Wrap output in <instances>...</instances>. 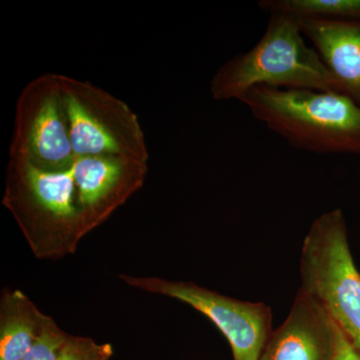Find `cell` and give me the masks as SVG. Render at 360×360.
Masks as SVG:
<instances>
[{
    "label": "cell",
    "mask_w": 360,
    "mask_h": 360,
    "mask_svg": "<svg viewBox=\"0 0 360 360\" xmlns=\"http://www.w3.org/2000/svg\"><path fill=\"white\" fill-rule=\"evenodd\" d=\"M2 205L39 259L73 255L89 233L72 167L47 170L9 156Z\"/></svg>",
    "instance_id": "1"
},
{
    "label": "cell",
    "mask_w": 360,
    "mask_h": 360,
    "mask_svg": "<svg viewBox=\"0 0 360 360\" xmlns=\"http://www.w3.org/2000/svg\"><path fill=\"white\" fill-rule=\"evenodd\" d=\"M300 20L270 13L262 39L220 66L210 82L215 101H238L252 87L305 89L342 94L340 82L303 39Z\"/></svg>",
    "instance_id": "2"
},
{
    "label": "cell",
    "mask_w": 360,
    "mask_h": 360,
    "mask_svg": "<svg viewBox=\"0 0 360 360\" xmlns=\"http://www.w3.org/2000/svg\"><path fill=\"white\" fill-rule=\"evenodd\" d=\"M238 101L296 148L360 156V106L345 94L255 86Z\"/></svg>",
    "instance_id": "3"
},
{
    "label": "cell",
    "mask_w": 360,
    "mask_h": 360,
    "mask_svg": "<svg viewBox=\"0 0 360 360\" xmlns=\"http://www.w3.org/2000/svg\"><path fill=\"white\" fill-rule=\"evenodd\" d=\"M300 290L319 303L360 352V271L340 208L312 222L300 255Z\"/></svg>",
    "instance_id": "4"
},
{
    "label": "cell",
    "mask_w": 360,
    "mask_h": 360,
    "mask_svg": "<svg viewBox=\"0 0 360 360\" xmlns=\"http://www.w3.org/2000/svg\"><path fill=\"white\" fill-rule=\"evenodd\" d=\"M75 158L118 156L148 162L149 153L136 113L91 82L58 75Z\"/></svg>",
    "instance_id": "5"
},
{
    "label": "cell",
    "mask_w": 360,
    "mask_h": 360,
    "mask_svg": "<svg viewBox=\"0 0 360 360\" xmlns=\"http://www.w3.org/2000/svg\"><path fill=\"white\" fill-rule=\"evenodd\" d=\"M131 286L167 296L205 315L231 345L233 360H260L272 330V312L264 302H243L191 281L155 276H118Z\"/></svg>",
    "instance_id": "6"
},
{
    "label": "cell",
    "mask_w": 360,
    "mask_h": 360,
    "mask_svg": "<svg viewBox=\"0 0 360 360\" xmlns=\"http://www.w3.org/2000/svg\"><path fill=\"white\" fill-rule=\"evenodd\" d=\"M9 156L23 158L47 170L66 169L75 163L70 124L56 73L39 75L21 90L16 101Z\"/></svg>",
    "instance_id": "7"
},
{
    "label": "cell",
    "mask_w": 360,
    "mask_h": 360,
    "mask_svg": "<svg viewBox=\"0 0 360 360\" xmlns=\"http://www.w3.org/2000/svg\"><path fill=\"white\" fill-rule=\"evenodd\" d=\"M72 172L91 232L143 186L148 162L118 156H85L75 158Z\"/></svg>",
    "instance_id": "8"
},
{
    "label": "cell",
    "mask_w": 360,
    "mask_h": 360,
    "mask_svg": "<svg viewBox=\"0 0 360 360\" xmlns=\"http://www.w3.org/2000/svg\"><path fill=\"white\" fill-rule=\"evenodd\" d=\"M335 338V322L300 290L285 321L272 330L260 360H333Z\"/></svg>",
    "instance_id": "9"
},
{
    "label": "cell",
    "mask_w": 360,
    "mask_h": 360,
    "mask_svg": "<svg viewBox=\"0 0 360 360\" xmlns=\"http://www.w3.org/2000/svg\"><path fill=\"white\" fill-rule=\"evenodd\" d=\"M300 25L343 94L360 106V20L302 18Z\"/></svg>",
    "instance_id": "10"
},
{
    "label": "cell",
    "mask_w": 360,
    "mask_h": 360,
    "mask_svg": "<svg viewBox=\"0 0 360 360\" xmlns=\"http://www.w3.org/2000/svg\"><path fill=\"white\" fill-rule=\"evenodd\" d=\"M49 315L20 290L0 298V360H21L39 338Z\"/></svg>",
    "instance_id": "11"
},
{
    "label": "cell",
    "mask_w": 360,
    "mask_h": 360,
    "mask_svg": "<svg viewBox=\"0 0 360 360\" xmlns=\"http://www.w3.org/2000/svg\"><path fill=\"white\" fill-rule=\"evenodd\" d=\"M267 13H288L300 18L321 20H360V0H260Z\"/></svg>",
    "instance_id": "12"
},
{
    "label": "cell",
    "mask_w": 360,
    "mask_h": 360,
    "mask_svg": "<svg viewBox=\"0 0 360 360\" xmlns=\"http://www.w3.org/2000/svg\"><path fill=\"white\" fill-rule=\"evenodd\" d=\"M110 343H98L86 336L68 335L56 360H111Z\"/></svg>",
    "instance_id": "13"
},
{
    "label": "cell",
    "mask_w": 360,
    "mask_h": 360,
    "mask_svg": "<svg viewBox=\"0 0 360 360\" xmlns=\"http://www.w3.org/2000/svg\"><path fill=\"white\" fill-rule=\"evenodd\" d=\"M68 333L59 328L51 316L45 322L39 338L21 360H56Z\"/></svg>",
    "instance_id": "14"
},
{
    "label": "cell",
    "mask_w": 360,
    "mask_h": 360,
    "mask_svg": "<svg viewBox=\"0 0 360 360\" xmlns=\"http://www.w3.org/2000/svg\"><path fill=\"white\" fill-rule=\"evenodd\" d=\"M335 333V352L333 360H360V352L336 324Z\"/></svg>",
    "instance_id": "15"
}]
</instances>
